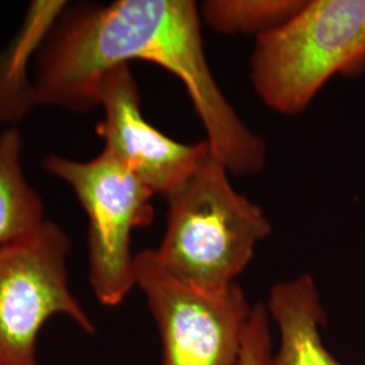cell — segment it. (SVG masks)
Here are the masks:
<instances>
[{"label": "cell", "mask_w": 365, "mask_h": 365, "mask_svg": "<svg viewBox=\"0 0 365 365\" xmlns=\"http://www.w3.org/2000/svg\"><path fill=\"white\" fill-rule=\"evenodd\" d=\"M200 27L192 0H115L68 9L37 57L33 105L91 110L111 69L148 61L184 84L211 155L235 175L257 173L265 167L267 145L212 76Z\"/></svg>", "instance_id": "1"}, {"label": "cell", "mask_w": 365, "mask_h": 365, "mask_svg": "<svg viewBox=\"0 0 365 365\" xmlns=\"http://www.w3.org/2000/svg\"><path fill=\"white\" fill-rule=\"evenodd\" d=\"M267 309L279 329V346L271 365H341L321 337L327 314L310 274L274 284Z\"/></svg>", "instance_id": "8"}, {"label": "cell", "mask_w": 365, "mask_h": 365, "mask_svg": "<svg viewBox=\"0 0 365 365\" xmlns=\"http://www.w3.org/2000/svg\"><path fill=\"white\" fill-rule=\"evenodd\" d=\"M365 69V0H307L284 25L257 37L249 60L256 95L298 115L336 75Z\"/></svg>", "instance_id": "3"}, {"label": "cell", "mask_w": 365, "mask_h": 365, "mask_svg": "<svg viewBox=\"0 0 365 365\" xmlns=\"http://www.w3.org/2000/svg\"><path fill=\"white\" fill-rule=\"evenodd\" d=\"M69 249L66 232L48 220L0 248V365H41L38 336L53 317L64 315L95 333L69 287Z\"/></svg>", "instance_id": "5"}, {"label": "cell", "mask_w": 365, "mask_h": 365, "mask_svg": "<svg viewBox=\"0 0 365 365\" xmlns=\"http://www.w3.org/2000/svg\"><path fill=\"white\" fill-rule=\"evenodd\" d=\"M272 356L269 313L267 304L257 302L244 327L237 365H271Z\"/></svg>", "instance_id": "11"}, {"label": "cell", "mask_w": 365, "mask_h": 365, "mask_svg": "<svg viewBox=\"0 0 365 365\" xmlns=\"http://www.w3.org/2000/svg\"><path fill=\"white\" fill-rule=\"evenodd\" d=\"M24 137L16 128L0 134V248L34 232L45 221V205L22 165Z\"/></svg>", "instance_id": "9"}, {"label": "cell", "mask_w": 365, "mask_h": 365, "mask_svg": "<svg viewBox=\"0 0 365 365\" xmlns=\"http://www.w3.org/2000/svg\"><path fill=\"white\" fill-rule=\"evenodd\" d=\"M42 164L78 196L88 218L92 292L102 304L115 307L137 287L131 235L152 225L153 191L105 150L88 161L49 155Z\"/></svg>", "instance_id": "4"}, {"label": "cell", "mask_w": 365, "mask_h": 365, "mask_svg": "<svg viewBox=\"0 0 365 365\" xmlns=\"http://www.w3.org/2000/svg\"><path fill=\"white\" fill-rule=\"evenodd\" d=\"M167 203L157 260L178 280L203 291L235 284L272 230L260 206L235 191L229 170L212 155Z\"/></svg>", "instance_id": "2"}, {"label": "cell", "mask_w": 365, "mask_h": 365, "mask_svg": "<svg viewBox=\"0 0 365 365\" xmlns=\"http://www.w3.org/2000/svg\"><path fill=\"white\" fill-rule=\"evenodd\" d=\"M98 106L105 117L96 125L103 150L135 175L155 195L170 199L211 155L206 141L182 144L157 130L141 111L130 66L111 69L101 81Z\"/></svg>", "instance_id": "7"}, {"label": "cell", "mask_w": 365, "mask_h": 365, "mask_svg": "<svg viewBox=\"0 0 365 365\" xmlns=\"http://www.w3.org/2000/svg\"><path fill=\"white\" fill-rule=\"evenodd\" d=\"M134 264L161 339V365H237L252 310L242 288L191 287L163 268L153 249L137 253Z\"/></svg>", "instance_id": "6"}, {"label": "cell", "mask_w": 365, "mask_h": 365, "mask_svg": "<svg viewBox=\"0 0 365 365\" xmlns=\"http://www.w3.org/2000/svg\"><path fill=\"white\" fill-rule=\"evenodd\" d=\"M307 0H207L199 6L200 19L223 36H264L299 13Z\"/></svg>", "instance_id": "10"}]
</instances>
